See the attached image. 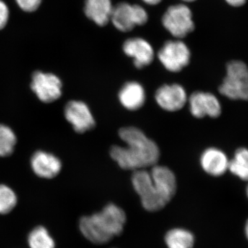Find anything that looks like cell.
I'll use <instances>...</instances> for the list:
<instances>
[{
  "mask_svg": "<svg viewBox=\"0 0 248 248\" xmlns=\"http://www.w3.org/2000/svg\"><path fill=\"white\" fill-rule=\"evenodd\" d=\"M182 1H186V2H192V1H195L196 0H182Z\"/></svg>",
  "mask_w": 248,
  "mask_h": 248,
  "instance_id": "83f0119b",
  "label": "cell"
},
{
  "mask_svg": "<svg viewBox=\"0 0 248 248\" xmlns=\"http://www.w3.org/2000/svg\"><path fill=\"white\" fill-rule=\"evenodd\" d=\"M227 4L233 7H240L243 6L246 2L247 0H225Z\"/></svg>",
  "mask_w": 248,
  "mask_h": 248,
  "instance_id": "cb8c5ba5",
  "label": "cell"
},
{
  "mask_svg": "<svg viewBox=\"0 0 248 248\" xmlns=\"http://www.w3.org/2000/svg\"><path fill=\"white\" fill-rule=\"evenodd\" d=\"M223 97L236 102H248V65L242 60H232L226 65V76L218 86Z\"/></svg>",
  "mask_w": 248,
  "mask_h": 248,
  "instance_id": "277c9868",
  "label": "cell"
},
{
  "mask_svg": "<svg viewBox=\"0 0 248 248\" xmlns=\"http://www.w3.org/2000/svg\"><path fill=\"white\" fill-rule=\"evenodd\" d=\"M246 195L248 200V182H247V185H246Z\"/></svg>",
  "mask_w": 248,
  "mask_h": 248,
  "instance_id": "4316f807",
  "label": "cell"
},
{
  "mask_svg": "<svg viewBox=\"0 0 248 248\" xmlns=\"http://www.w3.org/2000/svg\"><path fill=\"white\" fill-rule=\"evenodd\" d=\"M118 97L121 104L128 110H138L146 102L145 90L137 81L125 83L121 89Z\"/></svg>",
  "mask_w": 248,
  "mask_h": 248,
  "instance_id": "9a60e30c",
  "label": "cell"
},
{
  "mask_svg": "<svg viewBox=\"0 0 248 248\" xmlns=\"http://www.w3.org/2000/svg\"><path fill=\"white\" fill-rule=\"evenodd\" d=\"M187 99L186 90L178 84L163 85L155 93L156 104L169 112L181 110L185 107Z\"/></svg>",
  "mask_w": 248,
  "mask_h": 248,
  "instance_id": "8fae6325",
  "label": "cell"
},
{
  "mask_svg": "<svg viewBox=\"0 0 248 248\" xmlns=\"http://www.w3.org/2000/svg\"><path fill=\"white\" fill-rule=\"evenodd\" d=\"M126 222V215L120 207L108 203L99 213L80 218L79 231L94 244H107L122 234Z\"/></svg>",
  "mask_w": 248,
  "mask_h": 248,
  "instance_id": "3957f363",
  "label": "cell"
},
{
  "mask_svg": "<svg viewBox=\"0 0 248 248\" xmlns=\"http://www.w3.org/2000/svg\"><path fill=\"white\" fill-rule=\"evenodd\" d=\"M228 172L242 182H248V147L236 148L230 158Z\"/></svg>",
  "mask_w": 248,
  "mask_h": 248,
  "instance_id": "e0dca14e",
  "label": "cell"
},
{
  "mask_svg": "<svg viewBox=\"0 0 248 248\" xmlns=\"http://www.w3.org/2000/svg\"><path fill=\"white\" fill-rule=\"evenodd\" d=\"M148 15L146 10L138 4L120 3L113 7L110 20L116 29L122 32L133 30L136 26L146 24Z\"/></svg>",
  "mask_w": 248,
  "mask_h": 248,
  "instance_id": "8992f818",
  "label": "cell"
},
{
  "mask_svg": "<svg viewBox=\"0 0 248 248\" xmlns=\"http://www.w3.org/2000/svg\"><path fill=\"white\" fill-rule=\"evenodd\" d=\"M165 29L174 37L182 39L195 29L192 11L184 4L170 6L162 17Z\"/></svg>",
  "mask_w": 248,
  "mask_h": 248,
  "instance_id": "5b68a950",
  "label": "cell"
},
{
  "mask_svg": "<svg viewBox=\"0 0 248 248\" xmlns=\"http://www.w3.org/2000/svg\"><path fill=\"white\" fill-rule=\"evenodd\" d=\"M124 53L133 59V63L138 68L151 64L154 60V50L149 42L140 37L130 38L124 42Z\"/></svg>",
  "mask_w": 248,
  "mask_h": 248,
  "instance_id": "5bb4252c",
  "label": "cell"
},
{
  "mask_svg": "<svg viewBox=\"0 0 248 248\" xmlns=\"http://www.w3.org/2000/svg\"><path fill=\"white\" fill-rule=\"evenodd\" d=\"M230 157L223 150L210 147L202 153L200 165L204 172L214 177H219L228 172Z\"/></svg>",
  "mask_w": 248,
  "mask_h": 248,
  "instance_id": "7c38bea8",
  "label": "cell"
},
{
  "mask_svg": "<svg viewBox=\"0 0 248 248\" xmlns=\"http://www.w3.org/2000/svg\"><path fill=\"white\" fill-rule=\"evenodd\" d=\"M9 11L4 1L0 0V30L7 24L9 19Z\"/></svg>",
  "mask_w": 248,
  "mask_h": 248,
  "instance_id": "603a6c76",
  "label": "cell"
},
{
  "mask_svg": "<svg viewBox=\"0 0 248 248\" xmlns=\"http://www.w3.org/2000/svg\"><path fill=\"white\" fill-rule=\"evenodd\" d=\"M17 143V138L12 129L4 124H0V156H11Z\"/></svg>",
  "mask_w": 248,
  "mask_h": 248,
  "instance_id": "ffe728a7",
  "label": "cell"
},
{
  "mask_svg": "<svg viewBox=\"0 0 248 248\" xmlns=\"http://www.w3.org/2000/svg\"><path fill=\"white\" fill-rule=\"evenodd\" d=\"M132 184L141 199L143 208L153 213L166 207L175 195L177 187L174 172L166 166L156 164L151 171H134Z\"/></svg>",
  "mask_w": 248,
  "mask_h": 248,
  "instance_id": "6da1fadb",
  "label": "cell"
},
{
  "mask_svg": "<svg viewBox=\"0 0 248 248\" xmlns=\"http://www.w3.org/2000/svg\"><path fill=\"white\" fill-rule=\"evenodd\" d=\"M31 166L37 177L47 179L57 177L62 168L61 160L55 155L42 151L35 152L32 155Z\"/></svg>",
  "mask_w": 248,
  "mask_h": 248,
  "instance_id": "4fadbf2b",
  "label": "cell"
},
{
  "mask_svg": "<svg viewBox=\"0 0 248 248\" xmlns=\"http://www.w3.org/2000/svg\"><path fill=\"white\" fill-rule=\"evenodd\" d=\"M19 7L26 12H32L38 9L42 0H16Z\"/></svg>",
  "mask_w": 248,
  "mask_h": 248,
  "instance_id": "7402d4cb",
  "label": "cell"
},
{
  "mask_svg": "<svg viewBox=\"0 0 248 248\" xmlns=\"http://www.w3.org/2000/svg\"><path fill=\"white\" fill-rule=\"evenodd\" d=\"M113 6L111 0H86L84 12L98 26L107 25L110 19Z\"/></svg>",
  "mask_w": 248,
  "mask_h": 248,
  "instance_id": "2e32d148",
  "label": "cell"
},
{
  "mask_svg": "<svg viewBox=\"0 0 248 248\" xmlns=\"http://www.w3.org/2000/svg\"><path fill=\"white\" fill-rule=\"evenodd\" d=\"M119 135L126 146H112L110 153L112 159L122 169L135 171L157 164L160 156L159 147L140 129L124 127L120 129Z\"/></svg>",
  "mask_w": 248,
  "mask_h": 248,
  "instance_id": "7a4b0ae2",
  "label": "cell"
},
{
  "mask_svg": "<svg viewBox=\"0 0 248 248\" xmlns=\"http://www.w3.org/2000/svg\"><path fill=\"white\" fill-rule=\"evenodd\" d=\"M195 238L191 232L184 228H174L166 233L165 242L168 248H192Z\"/></svg>",
  "mask_w": 248,
  "mask_h": 248,
  "instance_id": "ac0fdd59",
  "label": "cell"
},
{
  "mask_svg": "<svg viewBox=\"0 0 248 248\" xmlns=\"http://www.w3.org/2000/svg\"><path fill=\"white\" fill-rule=\"evenodd\" d=\"M27 241L30 248H56L55 240L45 226L34 228L28 235Z\"/></svg>",
  "mask_w": 248,
  "mask_h": 248,
  "instance_id": "d6986e66",
  "label": "cell"
},
{
  "mask_svg": "<svg viewBox=\"0 0 248 248\" xmlns=\"http://www.w3.org/2000/svg\"><path fill=\"white\" fill-rule=\"evenodd\" d=\"M162 0H143L145 3L149 5H156L161 2Z\"/></svg>",
  "mask_w": 248,
  "mask_h": 248,
  "instance_id": "d4e9b609",
  "label": "cell"
},
{
  "mask_svg": "<svg viewBox=\"0 0 248 248\" xmlns=\"http://www.w3.org/2000/svg\"><path fill=\"white\" fill-rule=\"evenodd\" d=\"M64 116L76 133H84L95 126V120L89 107L81 101L68 102L65 107Z\"/></svg>",
  "mask_w": 248,
  "mask_h": 248,
  "instance_id": "30bf717a",
  "label": "cell"
},
{
  "mask_svg": "<svg viewBox=\"0 0 248 248\" xmlns=\"http://www.w3.org/2000/svg\"><path fill=\"white\" fill-rule=\"evenodd\" d=\"M187 102L191 114L196 118L216 119L221 115V103L213 93L197 91L191 94Z\"/></svg>",
  "mask_w": 248,
  "mask_h": 248,
  "instance_id": "9c48e42d",
  "label": "cell"
},
{
  "mask_svg": "<svg viewBox=\"0 0 248 248\" xmlns=\"http://www.w3.org/2000/svg\"><path fill=\"white\" fill-rule=\"evenodd\" d=\"M245 234H246L248 241V219L246 221V225H245Z\"/></svg>",
  "mask_w": 248,
  "mask_h": 248,
  "instance_id": "484cf974",
  "label": "cell"
},
{
  "mask_svg": "<svg viewBox=\"0 0 248 248\" xmlns=\"http://www.w3.org/2000/svg\"><path fill=\"white\" fill-rule=\"evenodd\" d=\"M158 58L166 69L172 73L182 71L188 65L190 51L188 47L181 40L166 42L158 53Z\"/></svg>",
  "mask_w": 248,
  "mask_h": 248,
  "instance_id": "52a82bcc",
  "label": "cell"
},
{
  "mask_svg": "<svg viewBox=\"0 0 248 248\" xmlns=\"http://www.w3.org/2000/svg\"><path fill=\"white\" fill-rule=\"evenodd\" d=\"M17 203V197L13 189L0 184V215H6L11 213Z\"/></svg>",
  "mask_w": 248,
  "mask_h": 248,
  "instance_id": "44dd1931",
  "label": "cell"
},
{
  "mask_svg": "<svg viewBox=\"0 0 248 248\" xmlns=\"http://www.w3.org/2000/svg\"><path fill=\"white\" fill-rule=\"evenodd\" d=\"M31 90L41 102L50 104L60 99L62 94V82L52 73L36 71L32 77Z\"/></svg>",
  "mask_w": 248,
  "mask_h": 248,
  "instance_id": "ba28073f",
  "label": "cell"
}]
</instances>
